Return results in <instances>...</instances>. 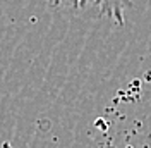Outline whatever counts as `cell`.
I'll return each mask as SVG.
<instances>
[{"label": "cell", "instance_id": "obj_1", "mask_svg": "<svg viewBox=\"0 0 151 148\" xmlns=\"http://www.w3.org/2000/svg\"><path fill=\"white\" fill-rule=\"evenodd\" d=\"M55 9H84L88 5H96L101 16L112 19L117 26H122L125 12L132 7V0H45Z\"/></svg>", "mask_w": 151, "mask_h": 148}]
</instances>
